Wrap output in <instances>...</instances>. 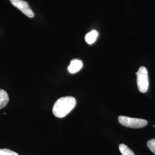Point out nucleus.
I'll return each mask as SVG.
<instances>
[{"instance_id":"obj_2","label":"nucleus","mask_w":155,"mask_h":155,"mask_svg":"<svg viewBox=\"0 0 155 155\" xmlns=\"http://www.w3.org/2000/svg\"><path fill=\"white\" fill-rule=\"evenodd\" d=\"M137 75V83L139 91L141 93H146L149 88V77L147 69L145 67H141L136 73Z\"/></svg>"},{"instance_id":"obj_6","label":"nucleus","mask_w":155,"mask_h":155,"mask_svg":"<svg viewBox=\"0 0 155 155\" xmlns=\"http://www.w3.org/2000/svg\"><path fill=\"white\" fill-rule=\"evenodd\" d=\"M98 36V33L97 31L93 30L85 36V41L88 45H93L96 41Z\"/></svg>"},{"instance_id":"obj_7","label":"nucleus","mask_w":155,"mask_h":155,"mask_svg":"<svg viewBox=\"0 0 155 155\" xmlns=\"http://www.w3.org/2000/svg\"><path fill=\"white\" fill-rule=\"evenodd\" d=\"M9 102V97L5 90L0 89V109L4 108Z\"/></svg>"},{"instance_id":"obj_9","label":"nucleus","mask_w":155,"mask_h":155,"mask_svg":"<svg viewBox=\"0 0 155 155\" xmlns=\"http://www.w3.org/2000/svg\"><path fill=\"white\" fill-rule=\"evenodd\" d=\"M0 155H18L16 152L8 149H0Z\"/></svg>"},{"instance_id":"obj_5","label":"nucleus","mask_w":155,"mask_h":155,"mask_svg":"<svg viewBox=\"0 0 155 155\" xmlns=\"http://www.w3.org/2000/svg\"><path fill=\"white\" fill-rule=\"evenodd\" d=\"M83 67V62L78 59L72 60L69 66L68 67V71L71 74H75L79 71Z\"/></svg>"},{"instance_id":"obj_8","label":"nucleus","mask_w":155,"mask_h":155,"mask_svg":"<svg viewBox=\"0 0 155 155\" xmlns=\"http://www.w3.org/2000/svg\"><path fill=\"white\" fill-rule=\"evenodd\" d=\"M119 150L122 155H135L133 151L125 144H120Z\"/></svg>"},{"instance_id":"obj_1","label":"nucleus","mask_w":155,"mask_h":155,"mask_svg":"<svg viewBox=\"0 0 155 155\" xmlns=\"http://www.w3.org/2000/svg\"><path fill=\"white\" fill-rule=\"evenodd\" d=\"M76 104V100L72 97H61L56 101L52 109L53 113L58 118H63L74 109Z\"/></svg>"},{"instance_id":"obj_3","label":"nucleus","mask_w":155,"mask_h":155,"mask_svg":"<svg viewBox=\"0 0 155 155\" xmlns=\"http://www.w3.org/2000/svg\"><path fill=\"white\" fill-rule=\"evenodd\" d=\"M118 122L123 126L132 128H141L147 126L148 124V121L144 119L131 118L123 116L118 117Z\"/></svg>"},{"instance_id":"obj_4","label":"nucleus","mask_w":155,"mask_h":155,"mask_svg":"<svg viewBox=\"0 0 155 155\" xmlns=\"http://www.w3.org/2000/svg\"><path fill=\"white\" fill-rule=\"evenodd\" d=\"M12 4L15 6L18 9L30 18H32L34 16V13L30 8L28 2L22 0H10Z\"/></svg>"},{"instance_id":"obj_10","label":"nucleus","mask_w":155,"mask_h":155,"mask_svg":"<svg viewBox=\"0 0 155 155\" xmlns=\"http://www.w3.org/2000/svg\"><path fill=\"white\" fill-rule=\"evenodd\" d=\"M147 146L148 148L155 154V139L149 140L147 143Z\"/></svg>"}]
</instances>
